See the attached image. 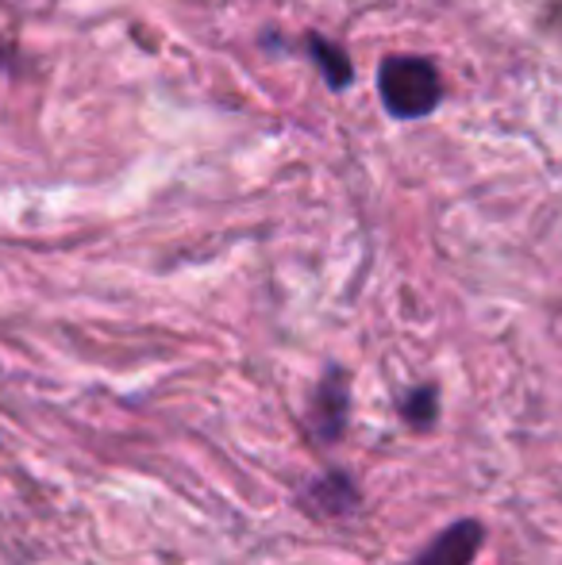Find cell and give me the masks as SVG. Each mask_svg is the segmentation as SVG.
<instances>
[{"mask_svg":"<svg viewBox=\"0 0 562 565\" xmlns=\"http://www.w3.org/2000/svg\"><path fill=\"white\" fill-rule=\"evenodd\" d=\"M443 70L424 54H390L378 66V100L393 119H427L443 105Z\"/></svg>","mask_w":562,"mask_h":565,"instance_id":"obj_1","label":"cell"},{"mask_svg":"<svg viewBox=\"0 0 562 565\" xmlns=\"http://www.w3.org/2000/svg\"><path fill=\"white\" fill-rule=\"evenodd\" d=\"M347 412H351V377L339 365H328L320 385L312 388V401H308V431L320 447L343 439Z\"/></svg>","mask_w":562,"mask_h":565,"instance_id":"obj_2","label":"cell"},{"mask_svg":"<svg viewBox=\"0 0 562 565\" xmlns=\"http://www.w3.org/2000/svg\"><path fill=\"white\" fill-rule=\"evenodd\" d=\"M481 539H486V531H481L478 520H458V523H450L447 531H439V535L405 565H474V558H478V551H481Z\"/></svg>","mask_w":562,"mask_h":565,"instance_id":"obj_3","label":"cell"},{"mask_svg":"<svg viewBox=\"0 0 562 565\" xmlns=\"http://www.w3.org/2000/svg\"><path fill=\"white\" fill-rule=\"evenodd\" d=\"M300 504L308 508V515H320V520H343L359 508V489H354L351 473L331 469L300 489Z\"/></svg>","mask_w":562,"mask_h":565,"instance_id":"obj_4","label":"cell"},{"mask_svg":"<svg viewBox=\"0 0 562 565\" xmlns=\"http://www.w3.org/2000/svg\"><path fill=\"white\" fill-rule=\"evenodd\" d=\"M305 54L312 58L316 74L324 77V85H328L331 93H343L354 85V66H351V54L343 51V43H331V39L320 35V31H308Z\"/></svg>","mask_w":562,"mask_h":565,"instance_id":"obj_5","label":"cell"},{"mask_svg":"<svg viewBox=\"0 0 562 565\" xmlns=\"http://www.w3.org/2000/svg\"><path fill=\"white\" fill-rule=\"evenodd\" d=\"M401 419L413 431H432L439 419V385H421L401 401Z\"/></svg>","mask_w":562,"mask_h":565,"instance_id":"obj_6","label":"cell"},{"mask_svg":"<svg viewBox=\"0 0 562 565\" xmlns=\"http://www.w3.org/2000/svg\"><path fill=\"white\" fill-rule=\"evenodd\" d=\"M8 66H12V46H8V43H0V74H4Z\"/></svg>","mask_w":562,"mask_h":565,"instance_id":"obj_7","label":"cell"}]
</instances>
